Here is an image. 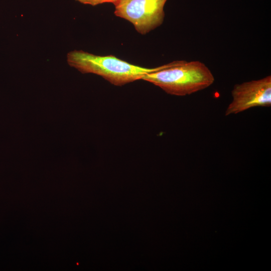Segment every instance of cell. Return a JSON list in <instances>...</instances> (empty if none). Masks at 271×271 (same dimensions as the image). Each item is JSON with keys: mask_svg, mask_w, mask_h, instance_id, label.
Here are the masks:
<instances>
[{"mask_svg": "<svg viewBox=\"0 0 271 271\" xmlns=\"http://www.w3.org/2000/svg\"><path fill=\"white\" fill-rule=\"evenodd\" d=\"M232 99L226 116L237 114L256 106L271 105V76L235 84L231 91Z\"/></svg>", "mask_w": 271, "mask_h": 271, "instance_id": "obj_4", "label": "cell"}, {"mask_svg": "<svg viewBox=\"0 0 271 271\" xmlns=\"http://www.w3.org/2000/svg\"><path fill=\"white\" fill-rule=\"evenodd\" d=\"M67 62L71 67L82 73L99 75L117 86L142 79L145 75L162 69L168 65V63L155 68H145L111 55L99 56L76 50L68 53Z\"/></svg>", "mask_w": 271, "mask_h": 271, "instance_id": "obj_2", "label": "cell"}, {"mask_svg": "<svg viewBox=\"0 0 271 271\" xmlns=\"http://www.w3.org/2000/svg\"><path fill=\"white\" fill-rule=\"evenodd\" d=\"M167 0H119L114 5V14L134 26L141 35H146L164 22V8Z\"/></svg>", "mask_w": 271, "mask_h": 271, "instance_id": "obj_3", "label": "cell"}, {"mask_svg": "<svg viewBox=\"0 0 271 271\" xmlns=\"http://www.w3.org/2000/svg\"><path fill=\"white\" fill-rule=\"evenodd\" d=\"M84 5L95 6L103 3H112L115 5L119 0H75Z\"/></svg>", "mask_w": 271, "mask_h": 271, "instance_id": "obj_5", "label": "cell"}, {"mask_svg": "<svg viewBox=\"0 0 271 271\" xmlns=\"http://www.w3.org/2000/svg\"><path fill=\"white\" fill-rule=\"evenodd\" d=\"M142 80L159 87L168 94L181 96L208 88L213 83L214 77L202 62L179 60L145 75Z\"/></svg>", "mask_w": 271, "mask_h": 271, "instance_id": "obj_1", "label": "cell"}]
</instances>
